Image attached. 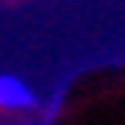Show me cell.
I'll use <instances>...</instances> for the list:
<instances>
[{"instance_id": "1", "label": "cell", "mask_w": 125, "mask_h": 125, "mask_svg": "<svg viewBox=\"0 0 125 125\" xmlns=\"http://www.w3.org/2000/svg\"><path fill=\"white\" fill-rule=\"evenodd\" d=\"M37 95L14 74H0V108H34Z\"/></svg>"}]
</instances>
